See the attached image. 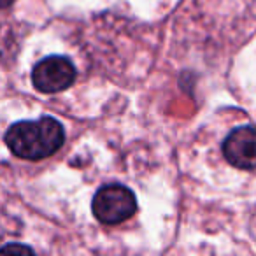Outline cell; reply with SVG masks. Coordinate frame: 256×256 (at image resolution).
<instances>
[{
	"label": "cell",
	"instance_id": "277c9868",
	"mask_svg": "<svg viewBox=\"0 0 256 256\" xmlns=\"http://www.w3.org/2000/svg\"><path fill=\"white\" fill-rule=\"evenodd\" d=\"M223 156L242 170L256 168V128L246 124L232 130L223 142Z\"/></svg>",
	"mask_w": 256,
	"mask_h": 256
},
{
	"label": "cell",
	"instance_id": "8992f818",
	"mask_svg": "<svg viewBox=\"0 0 256 256\" xmlns=\"http://www.w3.org/2000/svg\"><path fill=\"white\" fill-rule=\"evenodd\" d=\"M11 2H12V0H2V4H4V6H9Z\"/></svg>",
	"mask_w": 256,
	"mask_h": 256
},
{
	"label": "cell",
	"instance_id": "7a4b0ae2",
	"mask_svg": "<svg viewBox=\"0 0 256 256\" xmlns=\"http://www.w3.org/2000/svg\"><path fill=\"white\" fill-rule=\"evenodd\" d=\"M95 218L104 224H118L132 218L137 210V198L123 184H106L95 193L92 202Z\"/></svg>",
	"mask_w": 256,
	"mask_h": 256
},
{
	"label": "cell",
	"instance_id": "5b68a950",
	"mask_svg": "<svg viewBox=\"0 0 256 256\" xmlns=\"http://www.w3.org/2000/svg\"><path fill=\"white\" fill-rule=\"evenodd\" d=\"M4 251H25V252H32V249L26 248V246H18V244H9L4 248Z\"/></svg>",
	"mask_w": 256,
	"mask_h": 256
},
{
	"label": "cell",
	"instance_id": "3957f363",
	"mask_svg": "<svg viewBox=\"0 0 256 256\" xmlns=\"http://www.w3.org/2000/svg\"><path fill=\"white\" fill-rule=\"evenodd\" d=\"M76 81V67L67 56H48L32 70V84L37 92L58 93Z\"/></svg>",
	"mask_w": 256,
	"mask_h": 256
},
{
	"label": "cell",
	"instance_id": "6da1fadb",
	"mask_svg": "<svg viewBox=\"0 0 256 256\" xmlns=\"http://www.w3.org/2000/svg\"><path fill=\"white\" fill-rule=\"evenodd\" d=\"M9 151L23 160H44L54 154L65 140L60 121L42 116L36 121H18L11 124L4 137Z\"/></svg>",
	"mask_w": 256,
	"mask_h": 256
}]
</instances>
